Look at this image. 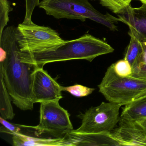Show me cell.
I'll list each match as a JSON object with an SVG mask.
<instances>
[{
  "mask_svg": "<svg viewBox=\"0 0 146 146\" xmlns=\"http://www.w3.org/2000/svg\"><path fill=\"white\" fill-rule=\"evenodd\" d=\"M0 50V72L13 102L21 110H32L33 74L38 67L22 61L17 27L9 26L3 31Z\"/></svg>",
  "mask_w": 146,
  "mask_h": 146,
  "instance_id": "1",
  "label": "cell"
},
{
  "mask_svg": "<svg viewBox=\"0 0 146 146\" xmlns=\"http://www.w3.org/2000/svg\"><path fill=\"white\" fill-rule=\"evenodd\" d=\"M114 51L113 48L106 42L86 34L75 40L65 41L48 52L34 54L25 53L24 62L43 68L48 63L73 60H85L91 62L96 57Z\"/></svg>",
  "mask_w": 146,
  "mask_h": 146,
  "instance_id": "2",
  "label": "cell"
},
{
  "mask_svg": "<svg viewBox=\"0 0 146 146\" xmlns=\"http://www.w3.org/2000/svg\"><path fill=\"white\" fill-rule=\"evenodd\" d=\"M38 6L55 18L78 19L82 22L90 19L112 31L117 30L116 25L120 22L118 17L109 13L103 14L95 9L88 0H42Z\"/></svg>",
  "mask_w": 146,
  "mask_h": 146,
  "instance_id": "3",
  "label": "cell"
},
{
  "mask_svg": "<svg viewBox=\"0 0 146 146\" xmlns=\"http://www.w3.org/2000/svg\"><path fill=\"white\" fill-rule=\"evenodd\" d=\"M98 86L100 93L108 101L123 106L146 94V79L119 76L113 64L108 67Z\"/></svg>",
  "mask_w": 146,
  "mask_h": 146,
  "instance_id": "4",
  "label": "cell"
},
{
  "mask_svg": "<svg viewBox=\"0 0 146 146\" xmlns=\"http://www.w3.org/2000/svg\"><path fill=\"white\" fill-rule=\"evenodd\" d=\"M20 50L28 54L50 51L65 42L56 31L33 23H23L17 27Z\"/></svg>",
  "mask_w": 146,
  "mask_h": 146,
  "instance_id": "5",
  "label": "cell"
},
{
  "mask_svg": "<svg viewBox=\"0 0 146 146\" xmlns=\"http://www.w3.org/2000/svg\"><path fill=\"white\" fill-rule=\"evenodd\" d=\"M123 105L108 102L91 107L78 117L82 119L81 126L73 132L80 134L111 133L120 120L119 109Z\"/></svg>",
  "mask_w": 146,
  "mask_h": 146,
  "instance_id": "6",
  "label": "cell"
},
{
  "mask_svg": "<svg viewBox=\"0 0 146 146\" xmlns=\"http://www.w3.org/2000/svg\"><path fill=\"white\" fill-rule=\"evenodd\" d=\"M59 100L40 103V122L31 126L36 131V135L42 134L55 137H63L73 130L68 111L60 106Z\"/></svg>",
  "mask_w": 146,
  "mask_h": 146,
  "instance_id": "7",
  "label": "cell"
},
{
  "mask_svg": "<svg viewBox=\"0 0 146 146\" xmlns=\"http://www.w3.org/2000/svg\"><path fill=\"white\" fill-rule=\"evenodd\" d=\"M62 88L43 68L37 67L33 74L32 95L34 103L60 100Z\"/></svg>",
  "mask_w": 146,
  "mask_h": 146,
  "instance_id": "8",
  "label": "cell"
},
{
  "mask_svg": "<svg viewBox=\"0 0 146 146\" xmlns=\"http://www.w3.org/2000/svg\"><path fill=\"white\" fill-rule=\"evenodd\" d=\"M121 146H146V131L137 122L120 119L111 132Z\"/></svg>",
  "mask_w": 146,
  "mask_h": 146,
  "instance_id": "9",
  "label": "cell"
},
{
  "mask_svg": "<svg viewBox=\"0 0 146 146\" xmlns=\"http://www.w3.org/2000/svg\"><path fill=\"white\" fill-rule=\"evenodd\" d=\"M120 22L125 24L141 40L146 39V5L139 7L129 6L118 15Z\"/></svg>",
  "mask_w": 146,
  "mask_h": 146,
  "instance_id": "10",
  "label": "cell"
},
{
  "mask_svg": "<svg viewBox=\"0 0 146 146\" xmlns=\"http://www.w3.org/2000/svg\"><path fill=\"white\" fill-rule=\"evenodd\" d=\"M71 146H119L111 133L80 134L72 131L67 135Z\"/></svg>",
  "mask_w": 146,
  "mask_h": 146,
  "instance_id": "11",
  "label": "cell"
},
{
  "mask_svg": "<svg viewBox=\"0 0 146 146\" xmlns=\"http://www.w3.org/2000/svg\"><path fill=\"white\" fill-rule=\"evenodd\" d=\"M12 139L14 146H71L67 135L63 137L50 138L19 132L13 135Z\"/></svg>",
  "mask_w": 146,
  "mask_h": 146,
  "instance_id": "12",
  "label": "cell"
},
{
  "mask_svg": "<svg viewBox=\"0 0 146 146\" xmlns=\"http://www.w3.org/2000/svg\"><path fill=\"white\" fill-rule=\"evenodd\" d=\"M129 34L130 40L124 58L129 63L133 70L143 62L146 43L143 42L131 30L129 29Z\"/></svg>",
  "mask_w": 146,
  "mask_h": 146,
  "instance_id": "13",
  "label": "cell"
},
{
  "mask_svg": "<svg viewBox=\"0 0 146 146\" xmlns=\"http://www.w3.org/2000/svg\"><path fill=\"white\" fill-rule=\"evenodd\" d=\"M146 118V94L125 105L120 119L137 122Z\"/></svg>",
  "mask_w": 146,
  "mask_h": 146,
  "instance_id": "14",
  "label": "cell"
},
{
  "mask_svg": "<svg viewBox=\"0 0 146 146\" xmlns=\"http://www.w3.org/2000/svg\"><path fill=\"white\" fill-rule=\"evenodd\" d=\"M11 100L4 81L3 75L0 72V113L1 117L7 120H11L15 117Z\"/></svg>",
  "mask_w": 146,
  "mask_h": 146,
  "instance_id": "15",
  "label": "cell"
},
{
  "mask_svg": "<svg viewBox=\"0 0 146 146\" xmlns=\"http://www.w3.org/2000/svg\"><path fill=\"white\" fill-rule=\"evenodd\" d=\"M102 6L106 7L113 13H122L133 0H99Z\"/></svg>",
  "mask_w": 146,
  "mask_h": 146,
  "instance_id": "16",
  "label": "cell"
},
{
  "mask_svg": "<svg viewBox=\"0 0 146 146\" xmlns=\"http://www.w3.org/2000/svg\"><path fill=\"white\" fill-rule=\"evenodd\" d=\"M12 10L8 0H0V36L7 25L9 13Z\"/></svg>",
  "mask_w": 146,
  "mask_h": 146,
  "instance_id": "17",
  "label": "cell"
},
{
  "mask_svg": "<svg viewBox=\"0 0 146 146\" xmlns=\"http://www.w3.org/2000/svg\"><path fill=\"white\" fill-rule=\"evenodd\" d=\"M62 91H67L71 94L76 97L88 96L93 93L95 89L88 88L80 84H75L69 87L61 86Z\"/></svg>",
  "mask_w": 146,
  "mask_h": 146,
  "instance_id": "18",
  "label": "cell"
},
{
  "mask_svg": "<svg viewBox=\"0 0 146 146\" xmlns=\"http://www.w3.org/2000/svg\"><path fill=\"white\" fill-rule=\"evenodd\" d=\"M115 73L122 77L131 76L133 72L132 66L126 60H120L113 64Z\"/></svg>",
  "mask_w": 146,
  "mask_h": 146,
  "instance_id": "19",
  "label": "cell"
},
{
  "mask_svg": "<svg viewBox=\"0 0 146 146\" xmlns=\"http://www.w3.org/2000/svg\"><path fill=\"white\" fill-rule=\"evenodd\" d=\"M0 122L2 125L1 127V131L13 135L20 132L21 128L19 125L13 124L7 121V119L0 117Z\"/></svg>",
  "mask_w": 146,
  "mask_h": 146,
  "instance_id": "20",
  "label": "cell"
},
{
  "mask_svg": "<svg viewBox=\"0 0 146 146\" xmlns=\"http://www.w3.org/2000/svg\"><path fill=\"white\" fill-rule=\"evenodd\" d=\"M26 11L24 22L29 23L32 22V16L34 10L39 5L40 0H25Z\"/></svg>",
  "mask_w": 146,
  "mask_h": 146,
  "instance_id": "21",
  "label": "cell"
},
{
  "mask_svg": "<svg viewBox=\"0 0 146 146\" xmlns=\"http://www.w3.org/2000/svg\"><path fill=\"white\" fill-rule=\"evenodd\" d=\"M131 76L146 79V64L142 62L138 66L133 69Z\"/></svg>",
  "mask_w": 146,
  "mask_h": 146,
  "instance_id": "22",
  "label": "cell"
},
{
  "mask_svg": "<svg viewBox=\"0 0 146 146\" xmlns=\"http://www.w3.org/2000/svg\"><path fill=\"white\" fill-rule=\"evenodd\" d=\"M136 122L146 131V118Z\"/></svg>",
  "mask_w": 146,
  "mask_h": 146,
  "instance_id": "23",
  "label": "cell"
},
{
  "mask_svg": "<svg viewBox=\"0 0 146 146\" xmlns=\"http://www.w3.org/2000/svg\"><path fill=\"white\" fill-rule=\"evenodd\" d=\"M143 62L146 64V47L145 48V52H144V56H143Z\"/></svg>",
  "mask_w": 146,
  "mask_h": 146,
  "instance_id": "24",
  "label": "cell"
},
{
  "mask_svg": "<svg viewBox=\"0 0 146 146\" xmlns=\"http://www.w3.org/2000/svg\"><path fill=\"white\" fill-rule=\"evenodd\" d=\"M140 1L143 5H146V0H137Z\"/></svg>",
  "mask_w": 146,
  "mask_h": 146,
  "instance_id": "25",
  "label": "cell"
},
{
  "mask_svg": "<svg viewBox=\"0 0 146 146\" xmlns=\"http://www.w3.org/2000/svg\"><path fill=\"white\" fill-rule=\"evenodd\" d=\"M141 40L143 42H144L145 43H146V39H142V40Z\"/></svg>",
  "mask_w": 146,
  "mask_h": 146,
  "instance_id": "26",
  "label": "cell"
}]
</instances>
